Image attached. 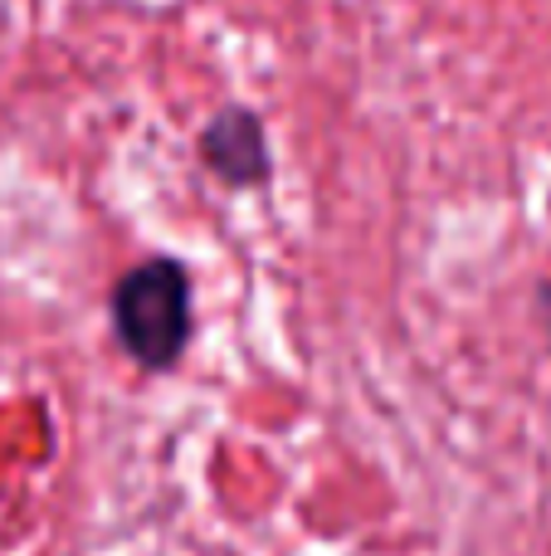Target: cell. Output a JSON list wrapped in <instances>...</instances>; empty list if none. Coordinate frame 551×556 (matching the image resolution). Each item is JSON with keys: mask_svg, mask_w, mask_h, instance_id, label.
Instances as JSON below:
<instances>
[{"mask_svg": "<svg viewBox=\"0 0 551 556\" xmlns=\"http://www.w3.org/2000/svg\"><path fill=\"white\" fill-rule=\"evenodd\" d=\"M113 332L137 366L166 371L191 342V278L176 260H146L113 288Z\"/></svg>", "mask_w": 551, "mask_h": 556, "instance_id": "obj_1", "label": "cell"}, {"mask_svg": "<svg viewBox=\"0 0 551 556\" xmlns=\"http://www.w3.org/2000/svg\"><path fill=\"white\" fill-rule=\"evenodd\" d=\"M201 156L230 186H259L269 176V142L249 108H225L201 132Z\"/></svg>", "mask_w": 551, "mask_h": 556, "instance_id": "obj_2", "label": "cell"}, {"mask_svg": "<svg viewBox=\"0 0 551 556\" xmlns=\"http://www.w3.org/2000/svg\"><path fill=\"white\" fill-rule=\"evenodd\" d=\"M537 313H542V332H547V346H551V278L537 288Z\"/></svg>", "mask_w": 551, "mask_h": 556, "instance_id": "obj_3", "label": "cell"}]
</instances>
